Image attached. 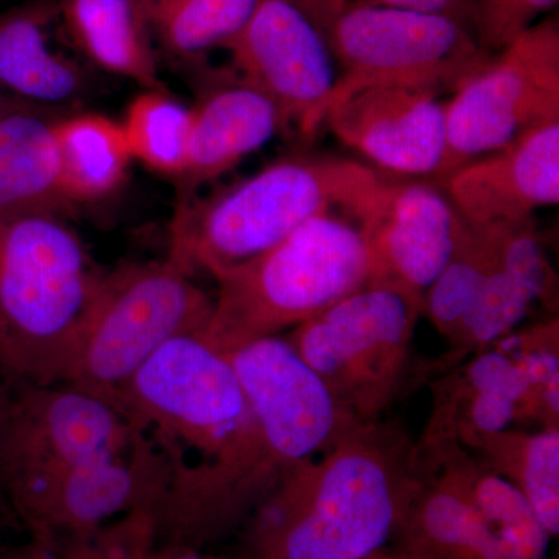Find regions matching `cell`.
<instances>
[{
    "label": "cell",
    "instance_id": "6da1fadb",
    "mask_svg": "<svg viewBox=\"0 0 559 559\" xmlns=\"http://www.w3.org/2000/svg\"><path fill=\"white\" fill-rule=\"evenodd\" d=\"M226 355L245 389L248 419L215 459L167 462V484L153 509L156 546L204 550L238 535L290 469L360 425L286 337Z\"/></svg>",
    "mask_w": 559,
    "mask_h": 559
},
{
    "label": "cell",
    "instance_id": "7a4b0ae2",
    "mask_svg": "<svg viewBox=\"0 0 559 559\" xmlns=\"http://www.w3.org/2000/svg\"><path fill=\"white\" fill-rule=\"evenodd\" d=\"M414 443L399 423L380 419L299 463L238 533L241 559H367L389 547Z\"/></svg>",
    "mask_w": 559,
    "mask_h": 559
},
{
    "label": "cell",
    "instance_id": "3957f363",
    "mask_svg": "<svg viewBox=\"0 0 559 559\" xmlns=\"http://www.w3.org/2000/svg\"><path fill=\"white\" fill-rule=\"evenodd\" d=\"M105 274L61 213L0 212V371L64 382Z\"/></svg>",
    "mask_w": 559,
    "mask_h": 559
},
{
    "label": "cell",
    "instance_id": "277c9868",
    "mask_svg": "<svg viewBox=\"0 0 559 559\" xmlns=\"http://www.w3.org/2000/svg\"><path fill=\"white\" fill-rule=\"evenodd\" d=\"M381 176L362 162L293 156L205 200L180 201L168 259L193 275L245 263L325 213L348 216Z\"/></svg>",
    "mask_w": 559,
    "mask_h": 559
},
{
    "label": "cell",
    "instance_id": "5b68a950",
    "mask_svg": "<svg viewBox=\"0 0 559 559\" xmlns=\"http://www.w3.org/2000/svg\"><path fill=\"white\" fill-rule=\"evenodd\" d=\"M212 318L200 337L221 353L294 330L371 282L362 235L348 216L325 213L255 259L212 275Z\"/></svg>",
    "mask_w": 559,
    "mask_h": 559
},
{
    "label": "cell",
    "instance_id": "8992f818",
    "mask_svg": "<svg viewBox=\"0 0 559 559\" xmlns=\"http://www.w3.org/2000/svg\"><path fill=\"white\" fill-rule=\"evenodd\" d=\"M423 294L370 282L290 330L286 341L360 425L380 421L412 374Z\"/></svg>",
    "mask_w": 559,
    "mask_h": 559
},
{
    "label": "cell",
    "instance_id": "52a82bcc",
    "mask_svg": "<svg viewBox=\"0 0 559 559\" xmlns=\"http://www.w3.org/2000/svg\"><path fill=\"white\" fill-rule=\"evenodd\" d=\"M213 299L170 259L106 270L66 384L108 401L168 341L205 330Z\"/></svg>",
    "mask_w": 559,
    "mask_h": 559
},
{
    "label": "cell",
    "instance_id": "ba28073f",
    "mask_svg": "<svg viewBox=\"0 0 559 559\" xmlns=\"http://www.w3.org/2000/svg\"><path fill=\"white\" fill-rule=\"evenodd\" d=\"M108 403L167 462H186L187 451L200 454L198 462L215 459L240 432L249 414L229 356L198 334L162 345Z\"/></svg>",
    "mask_w": 559,
    "mask_h": 559
},
{
    "label": "cell",
    "instance_id": "9c48e42d",
    "mask_svg": "<svg viewBox=\"0 0 559 559\" xmlns=\"http://www.w3.org/2000/svg\"><path fill=\"white\" fill-rule=\"evenodd\" d=\"M423 432L471 447L510 428H559L558 316L521 326L430 384Z\"/></svg>",
    "mask_w": 559,
    "mask_h": 559
},
{
    "label": "cell",
    "instance_id": "30bf717a",
    "mask_svg": "<svg viewBox=\"0 0 559 559\" xmlns=\"http://www.w3.org/2000/svg\"><path fill=\"white\" fill-rule=\"evenodd\" d=\"M325 33L337 64L326 112L369 87L455 90L489 57L476 33L452 17L358 0H345Z\"/></svg>",
    "mask_w": 559,
    "mask_h": 559
},
{
    "label": "cell",
    "instance_id": "8fae6325",
    "mask_svg": "<svg viewBox=\"0 0 559 559\" xmlns=\"http://www.w3.org/2000/svg\"><path fill=\"white\" fill-rule=\"evenodd\" d=\"M447 109L440 186L466 162L559 121V25L538 21L455 87Z\"/></svg>",
    "mask_w": 559,
    "mask_h": 559
},
{
    "label": "cell",
    "instance_id": "7c38bea8",
    "mask_svg": "<svg viewBox=\"0 0 559 559\" xmlns=\"http://www.w3.org/2000/svg\"><path fill=\"white\" fill-rule=\"evenodd\" d=\"M0 415V485L127 454L135 430L119 411L75 385L11 380Z\"/></svg>",
    "mask_w": 559,
    "mask_h": 559
},
{
    "label": "cell",
    "instance_id": "4fadbf2b",
    "mask_svg": "<svg viewBox=\"0 0 559 559\" xmlns=\"http://www.w3.org/2000/svg\"><path fill=\"white\" fill-rule=\"evenodd\" d=\"M168 479V463L143 433L127 454L39 474L5 489L14 520L32 540L80 535L131 511H153Z\"/></svg>",
    "mask_w": 559,
    "mask_h": 559
},
{
    "label": "cell",
    "instance_id": "5bb4252c",
    "mask_svg": "<svg viewBox=\"0 0 559 559\" xmlns=\"http://www.w3.org/2000/svg\"><path fill=\"white\" fill-rule=\"evenodd\" d=\"M235 72L275 102L290 130L310 138L325 119L337 64L325 28L300 0H264L226 47Z\"/></svg>",
    "mask_w": 559,
    "mask_h": 559
},
{
    "label": "cell",
    "instance_id": "9a60e30c",
    "mask_svg": "<svg viewBox=\"0 0 559 559\" xmlns=\"http://www.w3.org/2000/svg\"><path fill=\"white\" fill-rule=\"evenodd\" d=\"M348 218L371 261V282L425 294L457 245L465 219L432 180H378Z\"/></svg>",
    "mask_w": 559,
    "mask_h": 559
},
{
    "label": "cell",
    "instance_id": "2e32d148",
    "mask_svg": "<svg viewBox=\"0 0 559 559\" xmlns=\"http://www.w3.org/2000/svg\"><path fill=\"white\" fill-rule=\"evenodd\" d=\"M439 97L417 87H369L331 106L323 124L382 170L436 182L447 156V109Z\"/></svg>",
    "mask_w": 559,
    "mask_h": 559
},
{
    "label": "cell",
    "instance_id": "e0dca14e",
    "mask_svg": "<svg viewBox=\"0 0 559 559\" xmlns=\"http://www.w3.org/2000/svg\"><path fill=\"white\" fill-rule=\"evenodd\" d=\"M441 189L473 226L533 218L559 202V121L466 162Z\"/></svg>",
    "mask_w": 559,
    "mask_h": 559
},
{
    "label": "cell",
    "instance_id": "ac0fdd59",
    "mask_svg": "<svg viewBox=\"0 0 559 559\" xmlns=\"http://www.w3.org/2000/svg\"><path fill=\"white\" fill-rule=\"evenodd\" d=\"M189 156L178 179L179 202L218 179L275 135L289 132L285 114L237 72L210 81L191 106Z\"/></svg>",
    "mask_w": 559,
    "mask_h": 559
},
{
    "label": "cell",
    "instance_id": "d6986e66",
    "mask_svg": "<svg viewBox=\"0 0 559 559\" xmlns=\"http://www.w3.org/2000/svg\"><path fill=\"white\" fill-rule=\"evenodd\" d=\"M414 459L459 492L520 559H550L554 536L527 499L454 437L421 432Z\"/></svg>",
    "mask_w": 559,
    "mask_h": 559
},
{
    "label": "cell",
    "instance_id": "ffe728a7",
    "mask_svg": "<svg viewBox=\"0 0 559 559\" xmlns=\"http://www.w3.org/2000/svg\"><path fill=\"white\" fill-rule=\"evenodd\" d=\"M412 559H520L473 507L412 454V477L392 544Z\"/></svg>",
    "mask_w": 559,
    "mask_h": 559
},
{
    "label": "cell",
    "instance_id": "44dd1931",
    "mask_svg": "<svg viewBox=\"0 0 559 559\" xmlns=\"http://www.w3.org/2000/svg\"><path fill=\"white\" fill-rule=\"evenodd\" d=\"M57 21L58 0L0 11V90L55 109H68L90 91L86 70L51 46Z\"/></svg>",
    "mask_w": 559,
    "mask_h": 559
},
{
    "label": "cell",
    "instance_id": "7402d4cb",
    "mask_svg": "<svg viewBox=\"0 0 559 559\" xmlns=\"http://www.w3.org/2000/svg\"><path fill=\"white\" fill-rule=\"evenodd\" d=\"M58 21L80 53L103 72L160 90L153 38L139 0H58Z\"/></svg>",
    "mask_w": 559,
    "mask_h": 559
},
{
    "label": "cell",
    "instance_id": "603a6c76",
    "mask_svg": "<svg viewBox=\"0 0 559 559\" xmlns=\"http://www.w3.org/2000/svg\"><path fill=\"white\" fill-rule=\"evenodd\" d=\"M60 110L38 106L0 117V212L49 210L68 216L73 207L62 193L55 145Z\"/></svg>",
    "mask_w": 559,
    "mask_h": 559
},
{
    "label": "cell",
    "instance_id": "cb8c5ba5",
    "mask_svg": "<svg viewBox=\"0 0 559 559\" xmlns=\"http://www.w3.org/2000/svg\"><path fill=\"white\" fill-rule=\"evenodd\" d=\"M53 135L62 193L70 204L105 200L120 189L134 160L120 121L68 112L53 121Z\"/></svg>",
    "mask_w": 559,
    "mask_h": 559
},
{
    "label": "cell",
    "instance_id": "d4e9b609",
    "mask_svg": "<svg viewBox=\"0 0 559 559\" xmlns=\"http://www.w3.org/2000/svg\"><path fill=\"white\" fill-rule=\"evenodd\" d=\"M466 448V447H465ZM468 450L527 499L554 538L559 533V428L487 433Z\"/></svg>",
    "mask_w": 559,
    "mask_h": 559
},
{
    "label": "cell",
    "instance_id": "484cf974",
    "mask_svg": "<svg viewBox=\"0 0 559 559\" xmlns=\"http://www.w3.org/2000/svg\"><path fill=\"white\" fill-rule=\"evenodd\" d=\"M264 0H139L151 38L173 60L193 62L226 49ZM316 3L320 0H304ZM323 2V0H322Z\"/></svg>",
    "mask_w": 559,
    "mask_h": 559
},
{
    "label": "cell",
    "instance_id": "4316f807",
    "mask_svg": "<svg viewBox=\"0 0 559 559\" xmlns=\"http://www.w3.org/2000/svg\"><path fill=\"white\" fill-rule=\"evenodd\" d=\"M124 138L132 159L148 170L178 180L189 156L191 109L168 92L145 90L128 106Z\"/></svg>",
    "mask_w": 559,
    "mask_h": 559
},
{
    "label": "cell",
    "instance_id": "83f0119b",
    "mask_svg": "<svg viewBox=\"0 0 559 559\" xmlns=\"http://www.w3.org/2000/svg\"><path fill=\"white\" fill-rule=\"evenodd\" d=\"M492 263L487 235L465 221L451 259L423 294V316L448 342L473 308Z\"/></svg>",
    "mask_w": 559,
    "mask_h": 559
},
{
    "label": "cell",
    "instance_id": "f1b7e54d",
    "mask_svg": "<svg viewBox=\"0 0 559 559\" xmlns=\"http://www.w3.org/2000/svg\"><path fill=\"white\" fill-rule=\"evenodd\" d=\"M156 547L153 511H131L80 535L0 550V559H148Z\"/></svg>",
    "mask_w": 559,
    "mask_h": 559
},
{
    "label": "cell",
    "instance_id": "f546056e",
    "mask_svg": "<svg viewBox=\"0 0 559 559\" xmlns=\"http://www.w3.org/2000/svg\"><path fill=\"white\" fill-rule=\"evenodd\" d=\"M477 227L487 235L496 263L527 286L538 307L558 316V275L536 229L535 216Z\"/></svg>",
    "mask_w": 559,
    "mask_h": 559
},
{
    "label": "cell",
    "instance_id": "4dcf8cb0",
    "mask_svg": "<svg viewBox=\"0 0 559 559\" xmlns=\"http://www.w3.org/2000/svg\"><path fill=\"white\" fill-rule=\"evenodd\" d=\"M558 0H476V35L481 49L498 53L535 25Z\"/></svg>",
    "mask_w": 559,
    "mask_h": 559
},
{
    "label": "cell",
    "instance_id": "1f68e13d",
    "mask_svg": "<svg viewBox=\"0 0 559 559\" xmlns=\"http://www.w3.org/2000/svg\"><path fill=\"white\" fill-rule=\"evenodd\" d=\"M358 2L418 11V13L441 14V16L462 22L476 33V0H358Z\"/></svg>",
    "mask_w": 559,
    "mask_h": 559
},
{
    "label": "cell",
    "instance_id": "d6a6232c",
    "mask_svg": "<svg viewBox=\"0 0 559 559\" xmlns=\"http://www.w3.org/2000/svg\"><path fill=\"white\" fill-rule=\"evenodd\" d=\"M148 559H210L202 550L183 546H156Z\"/></svg>",
    "mask_w": 559,
    "mask_h": 559
},
{
    "label": "cell",
    "instance_id": "836d02e7",
    "mask_svg": "<svg viewBox=\"0 0 559 559\" xmlns=\"http://www.w3.org/2000/svg\"><path fill=\"white\" fill-rule=\"evenodd\" d=\"M38 106L40 105L22 100V98L14 97L9 92L0 90V117L7 116L10 112H16V110L38 108Z\"/></svg>",
    "mask_w": 559,
    "mask_h": 559
},
{
    "label": "cell",
    "instance_id": "e575fe53",
    "mask_svg": "<svg viewBox=\"0 0 559 559\" xmlns=\"http://www.w3.org/2000/svg\"><path fill=\"white\" fill-rule=\"evenodd\" d=\"M7 382L9 380H7L5 374L0 371V415H2L3 399H5ZM9 522H16V520H14L13 513H11L5 495L2 491V485H0V525L9 524Z\"/></svg>",
    "mask_w": 559,
    "mask_h": 559
},
{
    "label": "cell",
    "instance_id": "d590c367",
    "mask_svg": "<svg viewBox=\"0 0 559 559\" xmlns=\"http://www.w3.org/2000/svg\"><path fill=\"white\" fill-rule=\"evenodd\" d=\"M367 559H412L409 555L403 554V551L395 549V547L389 546L385 549L377 551Z\"/></svg>",
    "mask_w": 559,
    "mask_h": 559
}]
</instances>
